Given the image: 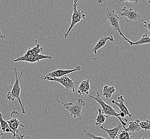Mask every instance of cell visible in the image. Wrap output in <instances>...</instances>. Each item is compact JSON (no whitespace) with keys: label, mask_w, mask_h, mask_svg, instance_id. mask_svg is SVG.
<instances>
[{"label":"cell","mask_w":150,"mask_h":139,"mask_svg":"<svg viewBox=\"0 0 150 139\" xmlns=\"http://www.w3.org/2000/svg\"><path fill=\"white\" fill-rule=\"evenodd\" d=\"M83 132L85 133V134H86L88 137L90 138H92L93 139H110L109 138L107 139V138H105L102 137V136H96V135H93V134H91V133L88 132L87 130H83Z\"/></svg>","instance_id":"obj_22"},{"label":"cell","mask_w":150,"mask_h":139,"mask_svg":"<svg viewBox=\"0 0 150 139\" xmlns=\"http://www.w3.org/2000/svg\"><path fill=\"white\" fill-rule=\"evenodd\" d=\"M147 2L149 3V4H150V0H148V1H147Z\"/></svg>","instance_id":"obj_29"},{"label":"cell","mask_w":150,"mask_h":139,"mask_svg":"<svg viewBox=\"0 0 150 139\" xmlns=\"http://www.w3.org/2000/svg\"><path fill=\"white\" fill-rule=\"evenodd\" d=\"M6 39V37L2 33L1 30V28H0V39Z\"/></svg>","instance_id":"obj_26"},{"label":"cell","mask_w":150,"mask_h":139,"mask_svg":"<svg viewBox=\"0 0 150 139\" xmlns=\"http://www.w3.org/2000/svg\"><path fill=\"white\" fill-rule=\"evenodd\" d=\"M106 18L108 19V24L110 25L111 27L114 30L117 31L120 35L122 36L124 39L127 41H128L129 39H128L126 37L123 35L120 30V25H119V17L117 14H115L114 10L108 8L106 10Z\"/></svg>","instance_id":"obj_6"},{"label":"cell","mask_w":150,"mask_h":139,"mask_svg":"<svg viewBox=\"0 0 150 139\" xmlns=\"http://www.w3.org/2000/svg\"><path fill=\"white\" fill-rule=\"evenodd\" d=\"M139 126L141 128V130H144L145 132L147 130H150V121L149 120H146L145 121H141L139 122Z\"/></svg>","instance_id":"obj_21"},{"label":"cell","mask_w":150,"mask_h":139,"mask_svg":"<svg viewBox=\"0 0 150 139\" xmlns=\"http://www.w3.org/2000/svg\"><path fill=\"white\" fill-rule=\"evenodd\" d=\"M139 119H135V121L129 122L128 127L126 128L125 130L129 132H135L139 131L141 130V128L139 126Z\"/></svg>","instance_id":"obj_16"},{"label":"cell","mask_w":150,"mask_h":139,"mask_svg":"<svg viewBox=\"0 0 150 139\" xmlns=\"http://www.w3.org/2000/svg\"><path fill=\"white\" fill-rule=\"evenodd\" d=\"M43 49L40 44L36 43V45L32 48H29L23 56H20L13 60L14 62H26L27 63H34L39 62L42 60L52 59V57L49 55L42 54Z\"/></svg>","instance_id":"obj_1"},{"label":"cell","mask_w":150,"mask_h":139,"mask_svg":"<svg viewBox=\"0 0 150 139\" xmlns=\"http://www.w3.org/2000/svg\"><path fill=\"white\" fill-rule=\"evenodd\" d=\"M142 21L144 23V26L145 27L147 30L150 32V21H144V19H142Z\"/></svg>","instance_id":"obj_23"},{"label":"cell","mask_w":150,"mask_h":139,"mask_svg":"<svg viewBox=\"0 0 150 139\" xmlns=\"http://www.w3.org/2000/svg\"><path fill=\"white\" fill-rule=\"evenodd\" d=\"M97 110H98V115L95 119V123L97 126H103V124H104L105 121H106V117L104 115L103 113L102 109L98 108L97 109Z\"/></svg>","instance_id":"obj_19"},{"label":"cell","mask_w":150,"mask_h":139,"mask_svg":"<svg viewBox=\"0 0 150 139\" xmlns=\"http://www.w3.org/2000/svg\"><path fill=\"white\" fill-rule=\"evenodd\" d=\"M0 126H1V132L2 133H12L13 134L10 128L8 126V124L6 123V121L2 117V115L0 111Z\"/></svg>","instance_id":"obj_18"},{"label":"cell","mask_w":150,"mask_h":139,"mask_svg":"<svg viewBox=\"0 0 150 139\" xmlns=\"http://www.w3.org/2000/svg\"><path fill=\"white\" fill-rule=\"evenodd\" d=\"M16 138H18V139H30V136H27L25 135H23V134H20V135L17 134Z\"/></svg>","instance_id":"obj_24"},{"label":"cell","mask_w":150,"mask_h":139,"mask_svg":"<svg viewBox=\"0 0 150 139\" xmlns=\"http://www.w3.org/2000/svg\"><path fill=\"white\" fill-rule=\"evenodd\" d=\"M18 112L16 111H13L10 115L9 120L6 121L10 128L13 132V137L14 138H16L17 133L19 132V127H24V125L21 124L18 120Z\"/></svg>","instance_id":"obj_8"},{"label":"cell","mask_w":150,"mask_h":139,"mask_svg":"<svg viewBox=\"0 0 150 139\" xmlns=\"http://www.w3.org/2000/svg\"><path fill=\"white\" fill-rule=\"evenodd\" d=\"M99 127L101 129H102L103 130H105V132L108 133L109 136V139H115L116 136H117V134L119 132L120 130L122 128V126L121 123H119L117 126L111 129H106L103 126H99Z\"/></svg>","instance_id":"obj_14"},{"label":"cell","mask_w":150,"mask_h":139,"mask_svg":"<svg viewBox=\"0 0 150 139\" xmlns=\"http://www.w3.org/2000/svg\"><path fill=\"white\" fill-rule=\"evenodd\" d=\"M43 79L45 80H47L50 82H56L58 83H59L60 84L63 86L66 91H69V90H71L73 93L75 92V85L79 84V82H74L73 79H72L70 78L69 77V75L64 76L59 78H51L45 77Z\"/></svg>","instance_id":"obj_7"},{"label":"cell","mask_w":150,"mask_h":139,"mask_svg":"<svg viewBox=\"0 0 150 139\" xmlns=\"http://www.w3.org/2000/svg\"><path fill=\"white\" fill-rule=\"evenodd\" d=\"M141 139H145L144 138H142ZM148 139H150V133L149 134V138H148Z\"/></svg>","instance_id":"obj_28"},{"label":"cell","mask_w":150,"mask_h":139,"mask_svg":"<svg viewBox=\"0 0 150 139\" xmlns=\"http://www.w3.org/2000/svg\"><path fill=\"white\" fill-rule=\"evenodd\" d=\"M115 138L116 139H134L132 136L131 133L125 130H121L120 133H118Z\"/></svg>","instance_id":"obj_20"},{"label":"cell","mask_w":150,"mask_h":139,"mask_svg":"<svg viewBox=\"0 0 150 139\" xmlns=\"http://www.w3.org/2000/svg\"><path fill=\"white\" fill-rule=\"evenodd\" d=\"M108 41H109L110 42H113L114 41V38L113 36H102L98 42L97 43L96 45L94 46L92 51L94 52V54H97V51L100 49L102 48L103 47L106 45Z\"/></svg>","instance_id":"obj_13"},{"label":"cell","mask_w":150,"mask_h":139,"mask_svg":"<svg viewBox=\"0 0 150 139\" xmlns=\"http://www.w3.org/2000/svg\"><path fill=\"white\" fill-rule=\"evenodd\" d=\"M3 135V133H2L1 132H0V138H1V136H2Z\"/></svg>","instance_id":"obj_27"},{"label":"cell","mask_w":150,"mask_h":139,"mask_svg":"<svg viewBox=\"0 0 150 139\" xmlns=\"http://www.w3.org/2000/svg\"><path fill=\"white\" fill-rule=\"evenodd\" d=\"M125 102V100L124 99L122 95H120V96L117 97V102H116L115 100L112 101V104L117 105L120 109V111L124 112L126 116H128L130 117H132V115L129 112V110L124 103Z\"/></svg>","instance_id":"obj_12"},{"label":"cell","mask_w":150,"mask_h":139,"mask_svg":"<svg viewBox=\"0 0 150 139\" xmlns=\"http://www.w3.org/2000/svg\"><path fill=\"white\" fill-rule=\"evenodd\" d=\"M115 89L113 86L105 85L103 89L102 95L106 100H108L111 98L112 95L115 92Z\"/></svg>","instance_id":"obj_15"},{"label":"cell","mask_w":150,"mask_h":139,"mask_svg":"<svg viewBox=\"0 0 150 139\" xmlns=\"http://www.w3.org/2000/svg\"><path fill=\"white\" fill-rule=\"evenodd\" d=\"M15 72L16 80L14 84L13 85L11 91H9L6 94V99L7 100L11 101H14L16 99L18 100V102L19 103L21 107V111L23 113H25L26 111L25 110V107L23 103V102L21 101V88L20 87V80L21 79V77L23 76L24 73V70H22L21 73L20 74L19 76L18 77V73H17V70L16 67L14 68Z\"/></svg>","instance_id":"obj_3"},{"label":"cell","mask_w":150,"mask_h":139,"mask_svg":"<svg viewBox=\"0 0 150 139\" xmlns=\"http://www.w3.org/2000/svg\"><path fill=\"white\" fill-rule=\"evenodd\" d=\"M58 103H60L64 106V108L67 110L73 118H82V109L86 106V102L82 99H78L74 103H65L61 102L60 99L58 100Z\"/></svg>","instance_id":"obj_4"},{"label":"cell","mask_w":150,"mask_h":139,"mask_svg":"<svg viewBox=\"0 0 150 139\" xmlns=\"http://www.w3.org/2000/svg\"><path fill=\"white\" fill-rule=\"evenodd\" d=\"M122 2H130L134 3V4H137L138 2V0H133V1H120L119 3H121Z\"/></svg>","instance_id":"obj_25"},{"label":"cell","mask_w":150,"mask_h":139,"mask_svg":"<svg viewBox=\"0 0 150 139\" xmlns=\"http://www.w3.org/2000/svg\"><path fill=\"white\" fill-rule=\"evenodd\" d=\"M81 70V67L80 65H78V66L76 67L75 69H73L57 70L53 71L52 72L48 73V74L45 77L51 78H60L62 77L66 76V75H69L70 73L74 72L75 71H80Z\"/></svg>","instance_id":"obj_10"},{"label":"cell","mask_w":150,"mask_h":139,"mask_svg":"<svg viewBox=\"0 0 150 139\" xmlns=\"http://www.w3.org/2000/svg\"><path fill=\"white\" fill-rule=\"evenodd\" d=\"M89 96L94 100H95L97 103L99 104L100 106L102 107V111L104 115L106 118H108L110 117H117L120 121V123L122 126V128L125 130L126 128L127 123L128 120L126 118H120L119 116L117 113V111L112 107L111 106L108 105V104L104 102L99 95V93L97 91L96 92V96H93L92 95H89Z\"/></svg>","instance_id":"obj_2"},{"label":"cell","mask_w":150,"mask_h":139,"mask_svg":"<svg viewBox=\"0 0 150 139\" xmlns=\"http://www.w3.org/2000/svg\"><path fill=\"white\" fill-rule=\"evenodd\" d=\"M91 77L89 76L87 80H82L80 83L77 91L80 95L87 96L89 94L90 90V79Z\"/></svg>","instance_id":"obj_11"},{"label":"cell","mask_w":150,"mask_h":139,"mask_svg":"<svg viewBox=\"0 0 150 139\" xmlns=\"http://www.w3.org/2000/svg\"><path fill=\"white\" fill-rule=\"evenodd\" d=\"M127 42L129 43V45L132 46V45H142L146 44V43H150V36H149L147 34H145L142 36L141 39L137 42L134 43L129 40Z\"/></svg>","instance_id":"obj_17"},{"label":"cell","mask_w":150,"mask_h":139,"mask_svg":"<svg viewBox=\"0 0 150 139\" xmlns=\"http://www.w3.org/2000/svg\"><path fill=\"white\" fill-rule=\"evenodd\" d=\"M77 6H78V1L76 0H75L74 1L73 4V13L72 15L71 23L69 28H68V30H67V32L65 33H64V38L66 39L68 37L69 32L71 31L72 28L74 27L75 25L81 21V19H84L86 18V15L84 14L83 11L81 9H78Z\"/></svg>","instance_id":"obj_5"},{"label":"cell","mask_w":150,"mask_h":139,"mask_svg":"<svg viewBox=\"0 0 150 139\" xmlns=\"http://www.w3.org/2000/svg\"><path fill=\"white\" fill-rule=\"evenodd\" d=\"M120 16L124 17H127L130 21H141L142 16L138 12L137 10L132 8L128 9L126 6H124L122 8Z\"/></svg>","instance_id":"obj_9"}]
</instances>
